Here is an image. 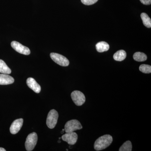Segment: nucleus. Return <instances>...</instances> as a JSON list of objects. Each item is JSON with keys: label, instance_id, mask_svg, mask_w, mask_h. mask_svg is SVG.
Returning a JSON list of instances; mask_svg holds the SVG:
<instances>
[{"label": "nucleus", "instance_id": "obj_21", "mask_svg": "<svg viewBox=\"0 0 151 151\" xmlns=\"http://www.w3.org/2000/svg\"><path fill=\"white\" fill-rule=\"evenodd\" d=\"M6 150L3 148L0 147V151H6Z\"/></svg>", "mask_w": 151, "mask_h": 151}, {"label": "nucleus", "instance_id": "obj_11", "mask_svg": "<svg viewBox=\"0 0 151 151\" xmlns=\"http://www.w3.org/2000/svg\"><path fill=\"white\" fill-rule=\"evenodd\" d=\"M14 79L8 74H0V85H8L13 84Z\"/></svg>", "mask_w": 151, "mask_h": 151}, {"label": "nucleus", "instance_id": "obj_1", "mask_svg": "<svg viewBox=\"0 0 151 151\" xmlns=\"http://www.w3.org/2000/svg\"><path fill=\"white\" fill-rule=\"evenodd\" d=\"M113 141V137L111 135L106 134L101 136L97 139L94 142V150L96 151L104 150L109 147Z\"/></svg>", "mask_w": 151, "mask_h": 151}, {"label": "nucleus", "instance_id": "obj_3", "mask_svg": "<svg viewBox=\"0 0 151 151\" xmlns=\"http://www.w3.org/2000/svg\"><path fill=\"white\" fill-rule=\"evenodd\" d=\"M58 118V114L57 111L54 109L50 111L47 115L46 121L47 127L50 129L54 128L57 123Z\"/></svg>", "mask_w": 151, "mask_h": 151}, {"label": "nucleus", "instance_id": "obj_16", "mask_svg": "<svg viewBox=\"0 0 151 151\" xmlns=\"http://www.w3.org/2000/svg\"><path fill=\"white\" fill-rule=\"evenodd\" d=\"M141 17L142 20L143 24L147 28L151 27V20L150 18L147 14L142 13L141 14Z\"/></svg>", "mask_w": 151, "mask_h": 151}, {"label": "nucleus", "instance_id": "obj_8", "mask_svg": "<svg viewBox=\"0 0 151 151\" xmlns=\"http://www.w3.org/2000/svg\"><path fill=\"white\" fill-rule=\"evenodd\" d=\"M62 140L70 145H75L78 139V135L74 132L66 133L61 137Z\"/></svg>", "mask_w": 151, "mask_h": 151}, {"label": "nucleus", "instance_id": "obj_4", "mask_svg": "<svg viewBox=\"0 0 151 151\" xmlns=\"http://www.w3.org/2000/svg\"><path fill=\"white\" fill-rule=\"evenodd\" d=\"M83 127L80 122L78 120L74 119L68 121L65 124L64 131L65 133H69L81 129Z\"/></svg>", "mask_w": 151, "mask_h": 151}, {"label": "nucleus", "instance_id": "obj_7", "mask_svg": "<svg viewBox=\"0 0 151 151\" xmlns=\"http://www.w3.org/2000/svg\"><path fill=\"white\" fill-rule=\"evenodd\" d=\"M11 46L15 50L21 54L29 55L30 53V50L28 47L24 46L18 42L15 41L12 42Z\"/></svg>", "mask_w": 151, "mask_h": 151}, {"label": "nucleus", "instance_id": "obj_19", "mask_svg": "<svg viewBox=\"0 0 151 151\" xmlns=\"http://www.w3.org/2000/svg\"><path fill=\"white\" fill-rule=\"evenodd\" d=\"M82 4L85 5H91L95 4L98 0H81Z\"/></svg>", "mask_w": 151, "mask_h": 151}, {"label": "nucleus", "instance_id": "obj_6", "mask_svg": "<svg viewBox=\"0 0 151 151\" xmlns=\"http://www.w3.org/2000/svg\"><path fill=\"white\" fill-rule=\"evenodd\" d=\"M51 59L58 64L62 66H67L69 65V61L66 58L58 53L52 52L50 53Z\"/></svg>", "mask_w": 151, "mask_h": 151}, {"label": "nucleus", "instance_id": "obj_12", "mask_svg": "<svg viewBox=\"0 0 151 151\" xmlns=\"http://www.w3.org/2000/svg\"><path fill=\"white\" fill-rule=\"evenodd\" d=\"M96 48L98 52H103L108 51L110 48V46L107 42L102 41L98 42L96 45Z\"/></svg>", "mask_w": 151, "mask_h": 151}, {"label": "nucleus", "instance_id": "obj_13", "mask_svg": "<svg viewBox=\"0 0 151 151\" xmlns=\"http://www.w3.org/2000/svg\"><path fill=\"white\" fill-rule=\"evenodd\" d=\"M127 57V53L124 50H119L113 55V58L116 61H122Z\"/></svg>", "mask_w": 151, "mask_h": 151}, {"label": "nucleus", "instance_id": "obj_22", "mask_svg": "<svg viewBox=\"0 0 151 151\" xmlns=\"http://www.w3.org/2000/svg\"><path fill=\"white\" fill-rule=\"evenodd\" d=\"M58 142H60V141H58Z\"/></svg>", "mask_w": 151, "mask_h": 151}, {"label": "nucleus", "instance_id": "obj_10", "mask_svg": "<svg viewBox=\"0 0 151 151\" xmlns=\"http://www.w3.org/2000/svg\"><path fill=\"white\" fill-rule=\"evenodd\" d=\"M27 86L31 89L33 90L35 92L37 93H39L41 91V87L36 81L32 78H28L27 80Z\"/></svg>", "mask_w": 151, "mask_h": 151}, {"label": "nucleus", "instance_id": "obj_18", "mask_svg": "<svg viewBox=\"0 0 151 151\" xmlns=\"http://www.w3.org/2000/svg\"><path fill=\"white\" fill-rule=\"evenodd\" d=\"M139 69L141 72L145 73H151V66L147 64H142L139 67Z\"/></svg>", "mask_w": 151, "mask_h": 151}, {"label": "nucleus", "instance_id": "obj_5", "mask_svg": "<svg viewBox=\"0 0 151 151\" xmlns=\"http://www.w3.org/2000/svg\"><path fill=\"white\" fill-rule=\"evenodd\" d=\"M71 97L75 105L81 106L84 104L86 101L85 95L82 92L79 91H73L71 94Z\"/></svg>", "mask_w": 151, "mask_h": 151}, {"label": "nucleus", "instance_id": "obj_17", "mask_svg": "<svg viewBox=\"0 0 151 151\" xmlns=\"http://www.w3.org/2000/svg\"><path fill=\"white\" fill-rule=\"evenodd\" d=\"M132 142L130 141H127L123 144L119 148V151H132Z\"/></svg>", "mask_w": 151, "mask_h": 151}, {"label": "nucleus", "instance_id": "obj_2", "mask_svg": "<svg viewBox=\"0 0 151 151\" xmlns=\"http://www.w3.org/2000/svg\"><path fill=\"white\" fill-rule=\"evenodd\" d=\"M38 139L37 134L35 132L30 134L27 136L25 143L26 149L28 151L33 150L35 147Z\"/></svg>", "mask_w": 151, "mask_h": 151}, {"label": "nucleus", "instance_id": "obj_20", "mask_svg": "<svg viewBox=\"0 0 151 151\" xmlns=\"http://www.w3.org/2000/svg\"><path fill=\"white\" fill-rule=\"evenodd\" d=\"M140 1L142 4L146 5H149L151 4V0H140Z\"/></svg>", "mask_w": 151, "mask_h": 151}, {"label": "nucleus", "instance_id": "obj_14", "mask_svg": "<svg viewBox=\"0 0 151 151\" xmlns=\"http://www.w3.org/2000/svg\"><path fill=\"white\" fill-rule=\"evenodd\" d=\"M12 72L10 68L8 66L5 62L0 59V73L4 74H9Z\"/></svg>", "mask_w": 151, "mask_h": 151}, {"label": "nucleus", "instance_id": "obj_15", "mask_svg": "<svg viewBox=\"0 0 151 151\" xmlns=\"http://www.w3.org/2000/svg\"><path fill=\"white\" fill-rule=\"evenodd\" d=\"M133 58L135 60L138 62H143L147 60V57L145 53L138 52H135L134 54Z\"/></svg>", "mask_w": 151, "mask_h": 151}, {"label": "nucleus", "instance_id": "obj_9", "mask_svg": "<svg viewBox=\"0 0 151 151\" xmlns=\"http://www.w3.org/2000/svg\"><path fill=\"white\" fill-rule=\"evenodd\" d=\"M23 124V119H19L15 120L11 125L10 131L11 134H15L18 133Z\"/></svg>", "mask_w": 151, "mask_h": 151}]
</instances>
